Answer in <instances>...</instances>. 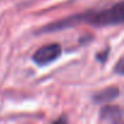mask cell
<instances>
[{
    "mask_svg": "<svg viewBox=\"0 0 124 124\" xmlns=\"http://www.w3.org/2000/svg\"><path fill=\"white\" fill-rule=\"evenodd\" d=\"M124 20L123 12V3L119 1L118 4L113 5L112 8L102 11H89V16L86 22L94 24L96 27H105V26H113L120 24Z\"/></svg>",
    "mask_w": 124,
    "mask_h": 124,
    "instance_id": "6da1fadb",
    "label": "cell"
},
{
    "mask_svg": "<svg viewBox=\"0 0 124 124\" xmlns=\"http://www.w3.org/2000/svg\"><path fill=\"white\" fill-rule=\"evenodd\" d=\"M116 72H118L119 74H123V58H120V60L118 61V65H117Z\"/></svg>",
    "mask_w": 124,
    "mask_h": 124,
    "instance_id": "52a82bcc",
    "label": "cell"
},
{
    "mask_svg": "<svg viewBox=\"0 0 124 124\" xmlns=\"http://www.w3.org/2000/svg\"><path fill=\"white\" fill-rule=\"evenodd\" d=\"M118 95H119V89L114 88V86H109V88L97 93L94 96V100L99 103H103V102H108V101L118 97Z\"/></svg>",
    "mask_w": 124,
    "mask_h": 124,
    "instance_id": "5b68a950",
    "label": "cell"
},
{
    "mask_svg": "<svg viewBox=\"0 0 124 124\" xmlns=\"http://www.w3.org/2000/svg\"><path fill=\"white\" fill-rule=\"evenodd\" d=\"M107 54H108V50H106V52H102V54H97V60L101 61V62H105L107 60Z\"/></svg>",
    "mask_w": 124,
    "mask_h": 124,
    "instance_id": "8992f818",
    "label": "cell"
},
{
    "mask_svg": "<svg viewBox=\"0 0 124 124\" xmlns=\"http://www.w3.org/2000/svg\"><path fill=\"white\" fill-rule=\"evenodd\" d=\"M88 16H89V12L68 17V18H66V20H62V21H58V22H55V23H51V24L45 26V27L41 28L38 33L56 32V31H61V29H65V28H71V27H73V26L77 24V23H80V22H83V21H86Z\"/></svg>",
    "mask_w": 124,
    "mask_h": 124,
    "instance_id": "3957f363",
    "label": "cell"
},
{
    "mask_svg": "<svg viewBox=\"0 0 124 124\" xmlns=\"http://www.w3.org/2000/svg\"><path fill=\"white\" fill-rule=\"evenodd\" d=\"M62 49L58 44H49L39 50H37L33 55V61L38 66H46L61 56Z\"/></svg>",
    "mask_w": 124,
    "mask_h": 124,
    "instance_id": "7a4b0ae2",
    "label": "cell"
},
{
    "mask_svg": "<svg viewBox=\"0 0 124 124\" xmlns=\"http://www.w3.org/2000/svg\"><path fill=\"white\" fill-rule=\"evenodd\" d=\"M100 118L102 122L119 123L122 120V109L118 106H105L100 111Z\"/></svg>",
    "mask_w": 124,
    "mask_h": 124,
    "instance_id": "277c9868",
    "label": "cell"
}]
</instances>
